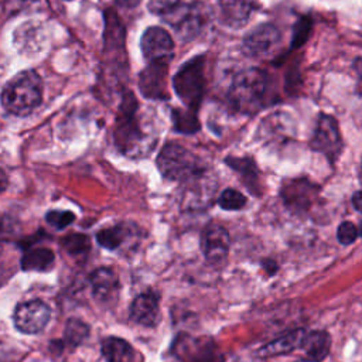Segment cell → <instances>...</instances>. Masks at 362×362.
I'll use <instances>...</instances> for the list:
<instances>
[{
	"label": "cell",
	"mask_w": 362,
	"mask_h": 362,
	"mask_svg": "<svg viewBox=\"0 0 362 362\" xmlns=\"http://www.w3.org/2000/svg\"><path fill=\"white\" fill-rule=\"evenodd\" d=\"M270 88L272 78L266 71L249 68L235 76L229 88V100L238 112L255 113L266 105Z\"/></svg>",
	"instance_id": "cell-2"
},
{
	"label": "cell",
	"mask_w": 362,
	"mask_h": 362,
	"mask_svg": "<svg viewBox=\"0 0 362 362\" xmlns=\"http://www.w3.org/2000/svg\"><path fill=\"white\" fill-rule=\"evenodd\" d=\"M359 236V230L358 228L348 221H344L337 230V239L341 245H351L354 243Z\"/></svg>",
	"instance_id": "cell-30"
},
{
	"label": "cell",
	"mask_w": 362,
	"mask_h": 362,
	"mask_svg": "<svg viewBox=\"0 0 362 362\" xmlns=\"http://www.w3.org/2000/svg\"><path fill=\"white\" fill-rule=\"evenodd\" d=\"M163 18L173 27L177 37L187 42L197 38L204 31L211 20V8L202 1L177 4L163 14Z\"/></svg>",
	"instance_id": "cell-5"
},
{
	"label": "cell",
	"mask_w": 362,
	"mask_h": 362,
	"mask_svg": "<svg viewBox=\"0 0 362 362\" xmlns=\"http://www.w3.org/2000/svg\"><path fill=\"white\" fill-rule=\"evenodd\" d=\"M180 4V0H148V8L154 14H165L171 8Z\"/></svg>",
	"instance_id": "cell-31"
},
{
	"label": "cell",
	"mask_w": 362,
	"mask_h": 362,
	"mask_svg": "<svg viewBox=\"0 0 362 362\" xmlns=\"http://www.w3.org/2000/svg\"><path fill=\"white\" fill-rule=\"evenodd\" d=\"M65 342L71 346L81 345L89 335V327L78 318H69L65 325Z\"/></svg>",
	"instance_id": "cell-25"
},
{
	"label": "cell",
	"mask_w": 362,
	"mask_h": 362,
	"mask_svg": "<svg viewBox=\"0 0 362 362\" xmlns=\"http://www.w3.org/2000/svg\"><path fill=\"white\" fill-rule=\"evenodd\" d=\"M14 270L11 260V249L0 245V287L11 277Z\"/></svg>",
	"instance_id": "cell-29"
},
{
	"label": "cell",
	"mask_w": 362,
	"mask_h": 362,
	"mask_svg": "<svg viewBox=\"0 0 362 362\" xmlns=\"http://www.w3.org/2000/svg\"><path fill=\"white\" fill-rule=\"evenodd\" d=\"M361 191H356L355 194H354V197H352V204H354V206H355V209L356 211H361Z\"/></svg>",
	"instance_id": "cell-35"
},
{
	"label": "cell",
	"mask_w": 362,
	"mask_h": 362,
	"mask_svg": "<svg viewBox=\"0 0 362 362\" xmlns=\"http://www.w3.org/2000/svg\"><path fill=\"white\" fill-rule=\"evenodd\" d=\"M45 219L52 228L61 230L74 222L75 214L71 211H49L45 215Z\"/></svg>",
	"instance_id": "cell-28"
},
{
	"label": "cell",
	"mask_w": 362,
	"mask_h": 362,
	"mask_svg": "<svg viewBox=\"0 0 362 362\" xmlns=\"http://www.w3.org/2000/svg\"><path fill=\"white\" fill-rule=\"evenodd\" d=\"M310 25H311V23L307 18H303L297 23V28H296L294 37H293V47L294 45L298 47L307 38V34L310 31Z\"/></svg>",
	"instance_id": "cell-32"
},
{
	"label": "cell",
	"mask_w": 362,
	"mask_h": 362,
	"mask_svg": "<svg viewBox=\"0 0 362 362\" xmlns=\"http://www.w3.org/2000/svg\"><path fill=\"white\" fill-rule=\"evenodd\" d=\"M229 233L219 223H209L201 235V250L204 257L212 266H222L229 253Z\"/></svg>",
	"instance_id": "cell-12"
},
{
	"label": "cell",
	"mask_w": 362,
	"mask_h": 362,
	"mask_svg": "<svg viewBox=\"0 0 362 362\" xmlns=\"http://www.w3.org/2000/svg\"><path fill=\"white\" fill-rule=\"evenodd\" d=\"M141 52L148 64H167L174 55V42L161 27H148L140 41Z\"/></svg>",
	"instance_id": "cell-10"
},
{
	"label": "cell",
	"mask_w": 362,
	"mask_h": 362,
	"mask_svg": "<svg viewBox=\"0 0 362 362\" xmlns=\"http://www.w3.org/2000/svg\"><path fill=\"white\" fill-rule=\"evenodd\" d=\"M7 184H8L7 175H6V173L0 168V194L7 188Z\"/></svg>",
	"instance_id": "cell-34"
},
{
	"label": "cell",
	"mask_w": 362,
	"mask_h": 362,
	"mask_svg": "<svg viewBox=\"0 0 362 362\" xmlns=\"http://www.w3.org/2000/svg\"><path fill=\"white\" fill-rule=\"evenodd\" d=\"M167 64H148L139 76V88L144 98L167 99Z\"/></svg>",
	"instance_id": "cell-13"
},
{
	"label": "cell",
	"mask_w": 362,
	"mask_h": 362,
	"mask_svg": "<svg viewBox=\"0 0 362 362\" xmlns=\"http://www.w3.org/2000/svg\"><path fill=\"white\" fill-rule=\"evenodd\" d=\"M173 122L174 129L180 133L191 134L199 130V122L197 119L195 110H182V109H174L173 110Z\"/></svg>",
	"instance_id": "cell-24"
},
{
	"label": "cell",
	"mask_w": 362,
	"mask_h": 362,
	"mask_svg": "<svg viewBox=\"0 0 362 362\" xmlns=\"http://www.w3.org/2000/svg\"><path fill=\"white\" fill-rule=\"evenodd\" d=\"M281 42V33L270 23L255 27L243 40V51L253 58H264L273 55Z\"/></svg>",
	"instance_id": "cell-9"
},
{
	"label": "cell",
	"mask_w": 362,
	"mask_h": 362,
	"mask_svg": "<svg viewBox=\"0 0 362 362\" xmlns=\"http://www.w3.org/2000/svg\"><path fill=\"white\" fill-rule=\"evenodd\" d=\"M311 148L327 157L334 164L342 150V139L337 120L325 113L318 116L314 134L311 137Z\"/></svg>",
	"instance_id": "cell-8"
},
{
	"label": "cell",
	"mask_w": 362,
	"mask_h": 362,
	"mask_svg": "<svg viewBox=\"0 0 362 362\" xmlns=\"http://www.w3.org/2000/svg\"><path fill=\"white\" fill-rule=\"evenodd\" d=\"M42 98V81L34 71H23L10 79L1 92V103L8 113L25 116Z\"/></svg>",
	"instance_id": "cell-3"
},
{
	"label": "cell",
	"mask_w": 362,
	"mask_h": 362,
	"mask_svg": "<svg viewBox=\"0 0 362 362\" xmlns=\"http://www.w3.org/2000/svg\"><path fill=\"white\" fill-rule=\"evenodd\" d=\"M102 355L106 362H134L136 352L132 345L117 337H107L100 345Z\"/></svg>",
	"instance_id": "cell-20"
},
{
	"label": "cell",
	"mask_w": 362,
	"mask_h": 362,
	"mask_svg": "<svg viewBox=\"0 0 362 362\" xmlns=\"http://www.w3.org/2000/svg\"><path fill=\"white\" fill-rule=\"evenodd\" d=\"M218 205L225 211H236L246 205V197L233 188H226L221 192Z\"/></svg>",
	"instance_id": "cell-27"
},
{
	"label": "cell",
	"mask_w": 362,
	"mask_h": 362,
	"mask_svg": "<svg viewBox=\"0 0 362 362\" xmlns=\"http://www.w3.org/2000/svg\"><path fill=\"white\" fill-rule=\"evenodd\" d=\"M51 317L49 307L40 300L21 303L14 310V324L24 334H37L45 328Z\"/></svg>",
	"instance_id": "cell-11"
},
{
	"label": "cell",
	"mask_w": 362,
	"mask_h": 362,
	"mask_svg": "<svg viewBox=\"0 0 362 362\" xmlns=\"http://www.w3.org/2000/svg\"><path fill=\"white\" fill-rule=\"evenodd\" d=\"M126 228L123 225H116V226H109V228H103L96 233V240L98 243L109 250L117 249L124 238H126Z\"/></svg>",
	"instance_id": "cell-23"
},
{
	"label": "cell",
	"mask_w": 362,
	"mask_h": 362,
	"mask_svg": "<svg viewBox=\"0 0 362 362\" xmlns=\"http://www.w3.org/2000/svg\"><path fill=\"white\" fill-rule=\"evenodd\" d=\"M61 245L69 255L74 256L83 255L90 249V240L83 233H71L61 240Z\"/></svg>",
	"instance_id": "cell-26"
},
{
	"label": "cell",
	"mask_w": 362,
	"mask_h": 362,
	"mask_svg": "<svg viewBox=\"0 0 362 362\" xmlns=\"http://www.w3.org/2000/svg\"><path fill=\"white\" fill-rule=\"evenodd\" d=\"M225 163L233 168L236 173L242 175V180L247 185L246 188L252 189L255 187H259V170L252 158H236V157H228L225 158Z\"/></svg>",
	"instance_id": "cell-22"
},
{
	"label": "cell",
	"mask_w": 362,
	"mask_h": 362,
	"mask_svg": "<svg viewBox=\"0 0 362 362\" xmlns=\"http://www.w3.org/2000/svg\"><path fill=\"white\" fill-rule=\"evenodd\" d=\"M219 6L225 24L232 28H240L250 17L255 0H219Z\"/></svg>",
	"instance_id": "cell-18"
},
{
	"label": "cell",
	"mask_w": 362,
	"mask_h": 362,
	"mask_svg": "<svg viewBox=\"0 0 362 362\" xmlns=\"http://www.w3.org/2000/svg\"><path fill=\"white\" fill-rule=\"evenodd\" d=\"M141 0H116V3L123 8H134L140 4Z\"/></svg>",
	"instance_id": "cell-33"
},
{
	"label": "cell",
	"mask_w": 362,
	"mask_h": 362,
	"mask_svg": "<svg viewBox=\"0 0 362 362\" xmlns=\"http://www.w3.org/2000/svg\"><path fill=\"white\" fill-rule=\"evenodd\" d=\"M137 107L133 95L127 93L122 102L113 132L116 146L132 157L143 156L154 146V139H150V134L143 130Z\"/></svg>",
	"instance_id": "cell-1"
},
{
	"label": "cell",
	"mask_w": 362,
	"mask_h": 362,
	"mask_svg": "<svg viewBox=\"0 0 362 362\" xmlns=\"http://www.w3.org/2000/svg\"><path fill=\"white\" fill-rule=\"evenodd\" d=\"M264 269L269 272V274H273L276 270H277V264L274 263V262H272V260H267V262H264Z\"/></svg>",
	"instance_id": "cell-36"
},
{
	"label": "cell",
	"mask_w": 362,
	"mask_h": 362,
	"mask_svg": "<svg viewBox=\"0 0 362 362\" xmlns=\"http://www.w3.org/2000/svg\"><path fill=\"white\" fill-rule=\"evenodd\" d=\"M305 332H307L305 329L297 328V329H294V331L269 342L267 345L260 348L257 354L263 358H269V356L286 355V354H290L296 349H300V345L303 342V338H304Z\"/></svg>",
	"instance_id": "cell-19"
},
{
	"label": "cell",
	"mask_w": 362,
	"mask_h": 362,
	"mask_svg": "<svg viewBox=\"0 0 362 362\" xmlns=\"http://www.w3.org/2000/svg\"><path fill=\"white\" fill-rule=\"evenodd\" d=\"M173 88L185 106L195 110L205 92V57L197 55L180 66L173 78Z\"/></svg>",
	"instance_id": "cell-6"
},
{
	"label": "cell",
	"mask_w": 362,
	"mask_h": 362,
	"mask_svg": "<svg viewBox=\"0 0 362 362\" xmlns=\"http://www.w3.org/2000/svg\"><path fill=\"white\" fill-rule=\"evenodd\" d=\"M92 294L99 301H109L119 290V279L113 269L99 267L89 276Z\"/></svg>",
	"instance_id": "cell-16"
},
{
	"label": "cell",
	"mask_w": 362,
	"mask_h": 362,
	"mask_svg": "<svg viewBox=\"0 0 362 362\" xmlns=\"http://www.w3.org/2000/svg\"><path fill=\"white\" fill-rule=\"evenodd\" d=\"M331 346V337L325 331L305 332L300 349L304 352L303 361L321 362L327 358Z\"/></svg>",
	"instance_id": "cell-17"
},
{
	"label": "cell",
	"mask_w": 362,
	"mask_h": 362,
	"mask_svg": "<svg viewBox=\"0 0 362 362\" xmlns=\"http://www.w3.org/2000/svg\"><path fill=\"white\" fill-rule=\"evenodd\" d=\"M318 185L311 184L305 178L291 180L281 185V198L287 206L296 211H304L317 198Z\"/></svg>",
	"instance_id": "cell-14"
},
{
	"label": "cell",
	"mask_w": 362,
	"mask_h": 362,
	"mask_svg": "<svg viewBox=\"0 0 362 362\" xmlns=\"http://www.w3.org/2000/svg\"><path fill=\"white\" fill-rule=\"evenodd\" d=\"M55 260V256L52 253V250L47 249V247H35V249H30L27 250L21 260V269L23 270H35V272H44L52 267Z\"/></svg>",
	"instance_id": "cell-21"
},
{
	"label": "cell",
	"mask_w": 362,
	"mask_h": 362,
	"mask_svg": "<svg viewBox=\"0 0 362 362\" xmlns=\"http://www.w3.org/2000/svg\"><path fill=\"white\" fill-rule=\"evenodd\" d=\"M160 303L154 291H144L139 294L130 305V318L139 325L154 327L158 321Z\"/></svg>",
	"instance_id": "cell-15"
},
{
	"label": "cell",
	"mask_w": 362,
	"mask_h": 362,
	"mask_svg": "<svg viewBox=\"0 0 362 362\" xmlns=\"http://www.w3.org/2000/svg\"><path fill=\"white\" fill-rule=\"evenodd\" d=\"M173 354L178 362H223L221 351L209 337L180 334L173 342Z\"/></svg>",
	"instance_id": "cell-7"
},
{
	"label": "cell",
	"mask_w": 362,
	"mask_h": 362,
	"mask_svg": "<svg viewBox=\"0 0 362 362\" xmlns=\"http://www.w3.org/2000/svg\"><path fill=\"white\" fill-rule=\"evenodd\" d=\"M157 168L170 181H191L204 173L201 160L178 143H167L157 157Z\"/></svg>",
	"instance_id": "cell-4"
}]
</instances>
